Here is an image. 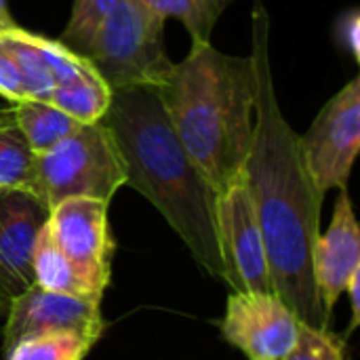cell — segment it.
<instances>
[{
    "instance_id": "26",
    "label": "cell",
    "mask_w": 360,
    "mask_h": 360,
    "mask_svg": "<svg viewBox=\"0 0 360 360\" xmlns=\"http://www.w3.org/2000/svg\"><path fill=\"white\" fill-rule=\"evenodd\" d=\"M0 23L4 27H15V19L11 17V11H8V2L6 0H0Z\"/></svg>"
},
{
    "instance_id": "8",
    "label": "cell",
    "mask_w": 360,
    "mask_h": 360,
    "mask_svg": "<svg viewBox=\"0 0 360 360\" xmlns=\"http://www.w3.org/2000/svg\"><path fill=\"white\" fill-rule=\"evenodd\" d=\"M110 202L95 198H68L49 209V232L97 297H103L112 276Z\"/></svg>"
},
{
    "instance_id": "19",
    "label": "cell",
    "mask_w": 360,
    "mask_h": 360,
    "mask_svg": "<svg viewBox=\"0 0 360 360\" xmlns=\"http://www.w3.org/2000/svg\"><path fill=\"white\" fill-rule=\"evenodd\" d=\"M95 342L76 333H53L17 344L4 360H84Z\"/></svg>"
},
{
    "instance_id": "10",
    "label": "cell",
    "mask_w": 360,
    "mask_h": 360,
    "mask_svg": "<svg viewBox=\"0 0 360 360\" xmlns=\"http://www.w3.org/2000/svg\"><path fill=\"white\" fill-rule=\"evenodd\" d=\"M4 308V356L23 340L53 333H76L91 342H97L105 327L101 319V304L84 302L61 293H51L40 287H30L21 295L13 297Z\"/></svg>"
},
{
    "instance_id": "14",
    "label": "cell",
    "mask_w": 360,
    "mask_h": 360,
    "mask_svg": "<svg viewBox=\"0 0 360 360\" xmlns=\"http://www.w3.org/2000/svg\"><path fill=\"white\" fill-rule=\"evenodd\" d=\"M13 122L36 154L51 150L82 127L44 99H23L13 103Z\"/></svg>"
},
{
    "instance_id": "6",
    "label": "cell",
    "mask_w": 360,
    "mask_h": 360,
    "mask_svg": "<svg viewBox=\"0 0 360 360\" xmlns=\"http://www.w3.org/2000/svg\"><path fill=\"white\" fill-rule=\"evenodd\" d=\"M304 165L327 196L331 190H348V179L360 150V78H352L316 114L300 135Z\"/></svg>"
},
{
    "instance_id": "13",
    "label": "cell",
    "mask_w": 360,
    "mask_h": 360,
    "mask_svg": "<svg viewBox=\"0 0 360 360\" xmlns=\"http://www.w3.org/2000/svg\"><path fill=\"white\" fill-rule=\"evenodd\" d=\"M32 272H34V287H40L51 293H61L84 302L101 304V297L93 293V289L82 281V276L72 268V264L55 245L49 232V224H44V228L36 238Z\"/></svg>"
},
{
    "instance_id": "23",
    "label": "cell",
    "mask_w": 360,
    "mask_h": 360,
    "mask_svg": "<svg viewBox=\"0 0 360 360\" xmlns=\"http://www.w3.org/2000/svg\"><path fill=\"white\" fill-rule=\"evenodd\" d=\"M0 97H4L11 105L25 99L23 84H21L15 59H13L11 51L4 44L2 30H0Z\"/></svg>"
},
{
    "instance_id": "7",
    "label": "cell",
    "mask_w": 360,
    "mask_h": 360,
    "mask_svg": "<svg viewBox=\"0 0 360 360\" xmlns=\"http://www.w3.org/2000/svg\"><path fill=\"white\" fill-rule=\"evenodd\" d=\"M217 240L230 291H274L264 234L243 175L217 194Z\"/></svg>"
},
{
    "instance_id": "4",
    "label": "cell",
    "mask_w": 360,
    "mask_h": 360,
    "mask_svg": "<svg viewBox=\"0 0 360 360\" xmlns=\"http://www.w3.org/2000/svg\"><path fill=\"white\" fill-rule=\"evenodd\" d=\"M165 21L135 0H116L82 55L112 91L160 89L175 65L165 49Z\"/></svg>"
},
{
    "instance_id": "12",
    "label": "cell",
    "mask_w": 360,
    "mask_h": 360,
    "mask_svg": "<svg viewBox=\"0 0 360 360\" xmlns=\"http://www.w3.org/2000/svg\"><path fill=\"white\" fill-rule=\"evenodd\" d=\"M314 283L325 314L331 319L350 276L360 270V228L348 190H340L331 224L314 247Z\"/></svg>"
},
{
    "instance_id": "25",
    "label": "cell",
    "mask_w": 360,
    "mask_h": 360,
    "mask_svg": "<svg viewBox=\"0 0 360 360\" xmlns=\"http://www.w3.org/2000/svg\"><path fill=\"white\" fill-rule=\"evenodd\" d=\"M344 295H348V300H350V314H352L350 333H354L360 323V270L350 276V281H348V285H346Z\"/></svg>"
},
{
    "instance_id": "9",
    "label": "cell",
    "mask_w": 360,
    "mask_h": 360,
    "mask_svg": "<svg viewBox=\"0 0 360 360\" xmlns=\"http://www.w3.org/2000/svg\"><path fill=\"white\" fill-rule=\"evenodd\" d=\"M302 321L274 291L230 293L219 323L221 338L249 360H283Z\"/></svg>"
},
{
    "instance_id": "5",
    "label": "cell",
    "mask_w": 360,
    "mask_h": 360,
    "mask_svg": "<svg viewBox=\"0 0 360 360\" xmlns=\"http://www.w3.org/2000/svg\"><path fill=\"white\" fill-rule=\"evenodd\" d=\"M42 200L55 207L68 198L110 202L127 186V171L112 131L101 122L82 124L76 133L38 154Z\"/></svg>"
},
{
    "instance_id": "21",
    "label": "cell",
    "mask_w": 360,
    "mask_h": 360,
    "mask_svg": "<svg viewBox=\"0 0 360 360\" xmlns=\"http://www.w3.org/2000/svg\"><path fill=\"white\" fill-rule=\"evenodd\" d=\"M346 340L335 335L331 329H316L300 325L297 340L283 360H344Z\"/></svg>"
},
{
    "instance_id": "1",
    "label": "cell",
    "mask_w": 360,
    "mask_h": 360,
    "mask_svg": "<svg viewBox=\"0 0 360 360\" xmlns=\"http://www.w3.org/2000/svg\"><path fill=\"white\" fill-rule=\"evenodd\" d=\"M251 61L255 68V122L243 179L264 234L272 289L316 329H329L314 283V247L325 196L316 190L300 150V135L285 118L270 57V15L262 0L251 11Z\"/></svg>"
},
{
    "instance_id": "18",
    "label": "cell",
    "mask_w": 360,
    "mask_h": 360,
    "mask_svg": "<svg viewBox=\"0 0 360 360\" xmlns=\"http://www.w3.org/2000/svg\"><path fill=\"white\" fill-rule=\"evenodd\" d=\"M234 0H165L162 17L177 19L194 42H211L215 23Z\"/></svg>"
},
{
    "instance_id": "16",
    "label": "cell",
    "mask_w": 360,
    "mask_h": 360,
    "mask_svg": "<svg viewBox=\"0 0 360 360\" xmlns=\"http://www.w3.org/2000/svg\"><path fill=\"white\" fill-rule=\"evenodd\" d=\"M49 101L57 105L61 112H65L70 118H74L76 122L95 124L103 120L110 108L112 89L97 74V70L89 65L78 78L55 86Z\"/></svg>"
},
{
    "instance_id": "27",
    "label": "cell",
    "mask_w": 360,
    "mask_h": 360,
    "mask_svg": "<svg viewBox=\"0 0 360 360\" xmlns=\"http://www.w3.org/2000/svg\"><path fill=\"white\" fill-rule=\"evenodd\" d=\"M135 2L146 6V8H150V11H154V13H158L162 17V2L165 0H135Z\"/></svg>"
},
{
    "instance_id": "20",
    "label": "cell",
    "mask_w": 360,
    "mask_h": 360,
    "mask_svg": "<svg viewBox=\"0 0 360 360\" xmlns=\"http://www.w3.org/2000/svg\"><path fill=\"white\" fill-rule=\"evenodd\" d=\"M114 4L116 0H74L72 15L59 42L82 55Z\"/></svg>"
},
{
    "instance_id": "2",
    "label": "cell",
    "mask_w": 360,
    "mask_h": 360,
    "mask_svg": "<svg viewBox=\"0 0 360 360\" xmlns=\"http://www.w3.org/2000/svg\"><path fill=\"white\" fill-rule=\"evenodd\" d=\"M103 124L112 131L122 156L127 186L148 198L181 238L192 259L211 278L224 283L217 192L175 133L160 91L154 86L112 91Z\"/></svg>"
},
{
    "instance_id": "11",
    "label": "cell",
    "mask_w": 360,
    "mask_h": 360,
    "mask_svg": "<svg viewBox=\"0 0 360 360\" xmlns=\"http://www.w3.org/2000/svg\"><path fill=\"white\" fill-rule=\"evenodd\" d=\"M49 205L25 192H0V306L34 287V247Z\"/></svg>"
},
{
    "instance_id": "17",
    "label": "cell",
    "mask_w": 360,
    "mask_h": 360,
    "mask_svg": "<svg viewBox=\"0 0 360 360\" xmlns=\"http://www.w3.org/2000/svg\"><path fill=\"white\" fill-rule=\"evenodd\" d=\"M2 38L15 59L25 99L49 101L55 91V82H53V76L34 42V32H27V30L15 25L8 30H2Z\"/></svg>"
},
{
    "instance_id": "29",
    "label": "cell",
    "mask_w": 360,
    "mask_h": 360,
    "mask_svg": "<svg viewBox=\"0 0 360 360\" xmlns=\"http://www.w3.org/2000/svg\"><path fill=\"white\" fill-rule=\"evenodd\" d=\"M0 30H8V27H4V25H2V23H0Z\"/></svg>"
},
{
    "instance_id": "28",
    "label": "cell",
    "mask_w": 360,
    "mask_h": 360,
    "mask_svg": "<svg viewBox=\"0 0 360 360\" xmlns=\"http://www.w3.org/2000/svg\"><path fill=\"white\" fill-rule=\"evenodd\" d=\"M13 120V105H0V124L11 122Z\"/></svg>"
},
{
    "instance_id": "24",
    "label": "cell",
    "mask_w": 360,
    "mask_h": 360,
    "mask_svg": "<svg viewBox=\"0 0 360 360\" xmlns=\"http://www.w3.org/2000/svg\"><path fill=\"white\" fill-rule=\"evenodd\" d=\"M333 38L338 46L348 53L352 59L359 61L360 57V15L359 8H348L344 11L335 25H333Z\"/></svg>"
},
{
    "instance_id": "15",
    "label": "cell",
    "mask_w": 360,
    "mask_h": 360,
    "mask_svg": "<svg viewBox=\"0 0 360 360\" xmlns=\"http://www.w3.org/2000/svg\"><path fill=\"white\" fill-rule=\"evenodd\" d=\"M0 192H25L42 198L38 154L13 120L0 124Z\"/></svg>"
},
{
    "instance_id": "3",
    "label": "cell",
    "mask_w": 360,
    "mask_h": 360,
    "mask_svg": "<svg viewBox=\"0 0 360 360\" xmlns=\"http://www.w3.org/2000/svg\"><path fill=\"white\" fill-rule=\"evenodd\" d=\"M184 148L219 194L243 175L255 122L251 57L194 42L158 89Z\"/></svg>"
},
{
    "instance_id": "22",
    "label": "cell",
    "mask_w": 360,
    "mask_h": 360,
    "mask_svg": "<svg viewBox=\"0 0 360 360\" xmlns=\"http://www.w3.org/2000/svg\"><path fill=\"white\" fill-rule=\"evenodd\" d=\"M34 42H36L44 63H46V68H49V72L53 76L55 86L78 78L91 65L84 55L72 51L70 46H65L59 40H51V38L34 34Z\"/></svg>"
}]
</instances>
